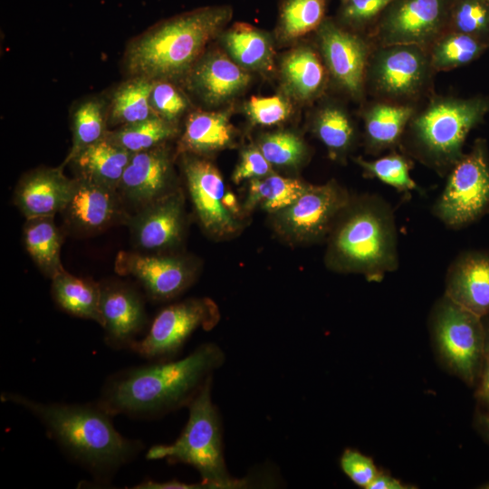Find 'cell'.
Wrapping results in <instances>:
<instances>
[{
    "label": "cell",
    "instance_id": "cell-23",
    "mask_svg": "<svg viewBox=\"0 0 489 489\" xmlns=\"http://www.w3.org/2000/svg\"><path fill=\"white\" fill-rule=\"evenodd\" d=\"M131 156L105 136L82 150L70 163L77 177L117 189Z\"/></svg>",
    "mask_w": 489,
    "mask_h": 489
},
{
    "label": "cell",
    "instance_id": "cell-26",
    "mask_svg": "<svg viewBox=\"0 0 489 489\" xmlns=\"http://www.w3.org/2000/svg\"><path fill=\"white\" fill-rule=\"evenodd\" d=\"M54 301L64 312L102 325L101 283L62 271L52 279Z\"/></svg>",
    "mask_w": 489,
    "mask_h": 489
},
{
    "label": "cell",
    "instance_id": "cell-32",
    "mask_svg": "<svg viewBox=\"0 0 489 489\" xmlns=\"http://www.w3.org/2000/svg\"><path fill=\"white\" fill-rule=\"evenodd\" d=\"M488 47L489 42L447 31L427 50L433 71H449L477 59Z\"/></svg>",
    "mask_w": 489,
    "mask_h": 489
},
{
    "label": "cell",
    "instance_id": "cell-21",
    "mask_svg": "<svg viewBox=\"0 0 489 489\" xmlns=\"http://www.w3.org/2000/svg\"><path fill=\"white\" fill-rule=\"evenodd\" d=\"M74 179L60 168H42L24 175L19 181L14 201L25 218L54 216L65 208Z\"/></svg>",
    "mask_w": 489,
    "mask_h": 489
},
{
    "label": "cell",
    "instance_id": "cell-13",
    "mask_svg": "<svg viewBox=\"0 0 489 489\" xmlns=\"http://www.w3.org/2000/svg\"><path fill=\"white\" fill-rule=\"evenodd\" d=\"M326 65L336 82L354 99L362 97L369 57L358 34L325 18L316 30Z\"/></svg>",
    "mask_w": 489,
    "mask_h": 489
},
{
    "label": "cell",
    "instance_id": "cell-36",
    "mask_svg": "<svg viewBox=\"0 0 489 489\" xmlns=\"http://www.w3.org/2000/svg\"><path fill=\"white\" fill-rule=\"evenodd\" d=\"M107 131L102 103L98 100H88L80 104L72 117V145L62 166L84 149L102 139Z\"/></svg>",
    "mask_w": 489,
    "mask_h": 489
},
{
    "label": "cell",
    "instance_id": "cell-34",
    "mask_svg": "<svg viewBox=\"0 0 489 489\" xmlns=\"http://www.w3.org/2000/svg\"><path fill=\"white\" fill-rule=\"evenodd\" d=\"M175 134L171 122L156 115L148 120L107 131L106 137L131 154L161 145Z\"/></svg>",
    "mask_w": 489,
    "mask_h": 489
},
{
    "label": "cell",
    "instance_id": "cell-42",
    "mask_svg": "<svg viewBox=\"0 0 489 489\" xmlns=\"http://www.w3.org/2000/svg\"><path fill=\"white\" fill-rule=\"evenodd\" d=\"M250 120L259 125L271 126L283 121L289 115V103L281 96H253L245 106Z\"/></svg>",
    "mask_w": 489,
    "mask_h": 489
},
{
    "label": "cell",
    "instance_id": "cell-3",
    "mask_svg": "<svg viewBox=\"0 0 489 489\" xmlns=\"http://www.w3.org/2000/svg\"><path fill=\"white\" fill-rule=\"evenodd\" d=\"M326 262L331 269L380 282L398 268V233L391 206L380 196L350 199L332 228Z\"/></svg>",
    "mask_w": 489,
    "mask_h": 489
},
{
    "label": "cell",
    "instance_id": "cell-29",
    "mask_svg": "<svg viewBox=\"0 0 489 489\" xmlns=\"http://www.w3.org/2000/svg\"><path fill=\"white\" fill-rule=\"evenodd\" d=\"M223 39L228 53L240 66L264 70L271 65L273 50L269 38L252 24L235 23Z\"/></svg>",
    "mask_w": 489,
    "mask_h": 489
},
{
    "label": "cell",
    "instance_id": "cell-38",
    "mask_svg": "<svg viewBox=\"0 0 489 489\" xmlns=\"http://www.w3.org/2000/svg\"><path fill=\"white\" fill-rule=\"evenodd\" d=\"M447 31L489 42V0H453Z\"/></svg>",
    "mask_w": 489,
    "mask_h": 489
},
{
    "label": "cell",
    "instance_id": "cell-20",
    "mask_svg": "<svg viewBox=\"0 0 489 489\" xmlns=\"http://www.w3.org/2000/svg\"><path fill=\"white\" fill-rule=\"evenodd\" d=\"M481 318L489 315V250L461 253L449 265L445 293Z\"/></svg>",
    "mask_w": 489,
    "mask_h": 489
},
{
    "label": "cell",
    "instance_id": "cell-6",
    "mask_svg": "<svg viewBox=\"0 0 489 489\" xmlns=\"http://www.w3.org/2000/svg\"><path fill=\"white\" fill-rule=\"evenodd\" d=\"M211 383L209 379L188 404V419L179 437L172 444L150 447L146 457L193 466L205 488L244 487L250 484L245 479L232 478L225 466L220 419L211 399Z\"/></svg>",
    "mask_w": 489,
    "mask_h": 489
},
{
    "label": "cell",
    "instance_id": "cell-27",
    "mask_svg": "<svg viewBox=\"0 0 489 489\" xmlns=\"http://www.w3.org/2000/svg\"><path fill=\"white\" fill-rule=\"evenodd\" d=\"M24 243L33 261L47 277L53 279L64 271L60 256L62 236L53 216L26 218Z\"/></svg>",
    "mask_w": 489,
    "mask_h": 489
},
{
    "label": "cell",
    "instance_id": "cell-47",
    "mask_svg": "<svg viewBox=\"0 0 489 489\" xmlns=\"http://www.w3.org/2000/svg\"><path fill=\"white\" fill-rule=\"evenodd\" d=\"M404 484L395 477H392L389 475L379 473L378 476L373 480L369 484L368 489H406Z\"/></svg>",
    "mask_w": 489,
    "mask_h": 489
},
{
    "label": "cell",
    "instance_id": "cell-48",
    "mask_svg": "<svg viewBox=\"0 0 489 489\" xmlns=\"http://www.w3.org/2000/svg\"><path fill=\"white\" fill-rule=\"evenodd\" d=\"M474 424L478 433L489 444V413L478 408L475 414Z\"/></svg>",
    "mask_w": 489,
    "mask_h": 489
},
{
    "label": "cell",
    "instance_id": "cell-8",
    "mask_svg": "<svg viewBox=\"0 0 489 489\" xmlns=\"http://www.w3.org/2000/svg\"><path fill=\"white\" fill-rule=\"evenodd\" d=\"M488 210L489 157L485 142L478 139L450 168L432 211L446 226L460 229Z\"/></svg>",
    "mask_w": 489,
    "mask_h": 489
},
{
    "label": "cell",
    "instance_id": "cell-33",
    "mask_svg": "<svg viewBox=\"0 0 489 489\" xmlns=\"http://www.w3.org/2000/svg\"><path fill=\"white\" fill-rule=\"evenodd\" d=\"M328 0H283L279 8L278 35L286 41L317 30L324 21Z\"/></svg>",
    "mask_w": 489,
    "mask_h": 489
},
{
    "label": "cell",
    "instance_id": "cell-40",
    "mask_svg": "<svg viewBox=\"0 0 489 489\" xmlns=\"http://www.w3.org/2000/svg\"><path fill=\"white\" fill-rule=\"evenodd\" d=\"M393 0H343L338 12L339 24L349 30L374 25Z\"/></svg>",
    "mask_w": 489,
    "mask_h": 489
},
{
    "label": "cell",
    "instance_id": "cell-43",
    "mask_svg": "<svg viewBox=\"0 0 489 489\" xmlns=\"http://www.w3.org/2000/svg\"><path fill=\"white\" fill-rule=\"evenodd\" d=\"M340 463L344 474L355 484L366 489L380 473L370 457L354 449L344 450Z\"/></svg>",
    "mask_w": 489,
    "mask_h": 489
},
{
    "label": "cell",
    "instance_id": "cell-14",
    "mask_svg": "<svg viewBox=\"0 0 489 489\" xmlns=\"http://www.w3.org/2000/svg\"><path fill=\"white\" fill-rule=\"evenodd\" d=\"M183 170L188 193L202 227L215 236L235 233L239 224L224 206L225 186L218 169L209 161L187 156Z\"/></svg>",
    "mask_w": 489,
    "mask_h": 489
},
{
    "label": "cell",
    "instance_id": "cell-2",
    "mask_svg": "<svg viewBox=\"0 0 489 489\" xmlns=\"http://www.w3.org/2000/svg\"><path fill=\"white\" fill-rule=\"evenodd\" d=\"M1 399L29 411L73 460L97 476H106L142 450V444L123 436L112 415L96 404L43 403L14 392Z\"/></svg>",
    "mask_w": 489,
    "mask_h": 489
},
{
    "label": "cell",
    "instance_id": "cell-19",
    "mask_svg": "<svg viewBox=\"0 0 489 489\" xmlns=\"http://www.w3.org/2000/svg\"><path fill=\"white\" fill-rule=\"evenodd\" d=\"M67 224L82 233L102 230L127 217L117 189L80 177L74 178L71 197L62 210Z\"/></svg>",
    "mask_w": 489,
    "mask_h": 489
},
{
    "label": "cell",
    "instance_id": "cell-28",
    "mask_svg": "<svg viewBox=\"0 0 489 489\" xmlns=\"http://www.w3.org/2000/svg\"><path fill=\"white\" fill-rule=\"evenodd\" d=\"M233 128L225 113L198 111L191 114L180 140L183 152L207 153L228 147Z\"/></svg>",
    "mask_w": 489,
    "mask_h": 489
},
{
    "label": "cell",
    "instance_id": "cell-7",
    "mask_svg": "<svg viewBox=\"0 0 489 489\" xmlns=\"http://www.w3.org/2000/svg\"><path fill=\"white\" fill-rule=\"evenodd\" d=\"M429 328L441 363L470 387H475L485 359L483 319L444 294L434 305Z\"/></svg>",
    "mask_w": 489,
    "mask_h": 489
},
{
    "label": "cell",
    "instance_id": "cell-39",
    "mask_svg": "<svg viewBox=\"0 0 489 489\" xmlns=\"http://www.w3.org/2000/svg\"><path fill=\"white\" fill-rule=\"evenodd\" d=\"M258 149L271 165L278 167L298 166L306 153L303 141L289 131L264 135L259 142Z\"/></svg>",
    "mask_w": 489,
    "mask_h": 489
},
{
    "label": "cell",
    "instance_id": "cell-25",
    "mask_svg": "<svg viewBox=\"0 0 489 489\" xmlns=\"http://www.w3.org/2000/svg\"><path fill=\"white\" fill-rule=\"evenodd\" d=\"M282 76L288 91L300 101L317 96L327 79L319 56L306 46L296 48L284 56Z\"/></svg>",
    "mask_w": 489,
    "mask_h": 489
},
{
    "label": "cell",
    "instance_id": "cell-35",
    "mask_svg": "<svg viewBox=\"0 0 489 489\" xmlns=\"http://www.w3.org/2000/svg\"><path fill=\"white\" fill-rule=\"evenodd\" d=\"M314 131L333 158L346 154L355 139L351 120L342 109L334 105L326 106L319 111Z\"/></svg>",
    "mask_w": 489,
    "mask_h": 489
},
{
    "label": "cell",
    "instance_id": "cell-5",
    "mask_svg": "<svg viewBox=\"0 0 489 489\" xmlns=\"http://www.w3.org/2000/svg\"><path fill=\"white\" fill-rule=\"evenodd\" d=\"M488 111L483 98H434L408 124L410 152L438 172L450 170L464 154L468 133Z\"/></svg>",
    "mask_w": 489,
    "mask_h": 489
},
{
    "label": "cell",
    "instance_id": "cell-46",
    "mask_svg": "<svg viewBox=\"0 0 489 489\" xmlns=\"http://www.w3.org/2000/svg\"><path fill=\"white\" fill-rule=\"evenodd\" d=\"M136 489H197L205 488L202 482L197 484H187L173 479L166 482H156L153 480H145L142 483L133 486Z\"/></svg>",
    "mask_w": 489,
    "mask_h": 489
},
{
    "label": "cell",
    "instance_id": "cell-31",
    "mask_svg": "<svg viewBox=\"0 0 489 489\" xmlns=\"http://www.w3.org/2000/svg\"><path fill=\"white\" fill-rule=\"evenodd\" d=\"M153 84L152 80L133 77L119 87L111 101L110 122L121 127L156 116L150 104Z\"/></svg>",
    "mask_w": 489,
    "mask_h": 489
},
{
    "label": "cell",
    "instance_id": "cell-44",
    "mask_svg": "<svg viewBox=\"0 0 489 489\" xmlns=\"http://www.w3.org/2000/svg\"><path fill=\"white\" fill-rule=\"evenodd\" d=\"M272 165L259 149L251 147L242 152L232 179L239 184L245 179L263 177L272 174Z\"/></svg>",
    "mask_w": 489,
    "mask_h": 489
},
{
    "label": "cell",
    "instance_id": "cell-45",
    "mask_svg": "<svg viewBox=\"0 0 489 489\" xmlns=\"http://www.w3.org/2000/svg\"><path fill=\"white\" fill-rule=\"evenodd\" d=\"M475 387V397L479 408L489 413V354H485L483 369Z\"/></svg>",
    "mask_w": 489,
    "mask_h": 489
},
{
    "label": "cell",
    "instance_id": "cell-15",
    "mask_svg": "<svg viewBox=\"0 0 489 489\" xmlns=\"http://www.w3.org/2000/svg\"><path fill=\"white\" fill-rule=\"evenodd\" d=\"M172 163L163 145L132 154L117 191L125 211L136 212L173 192Z\"/></svg>",
    "mask_w": 489,
    "mask_h": 489
},
{
    "label": "cell",
    "instance_id": "cell-30",
    "mask_svg": "<svg viewBox=\"0 0 489 489\" xmlns=\"http://www.w3.org/2000/svg\"><path fill=\"white\" fill-rule=\"evenodd\" d=\"M306 184L273 173L250 180L244 203L246 211L257 205L270 213H277L292 205L304 191Z\"/></svg>",
    "mask_w": 489,
    "mask_h": 489
},
{
    "label": "cell",
    "instance_id": "cell-10",
    "mask_svg": "<svg viewBox=\"0 0 489 489\" xmlns=\"http://www.w3.org/2000/svg\"><path fill=\"white\" fill-rule=\"evenodd\" d=\"M433 71L427 50L417 44L379 45L366 77L387 101L412 99L425 90Z\"/></svg>",
    "mask_w": 489,
    "mask_h": 489
},
{
    "label": "cell",
    "instance_id": "cell-24",
    "mask_svg": "<svg viewBox=\"0 0 489 489\" xmlns=\"http://www.w3.org/2000/svg\"><path fill=\"white\" fill-rule=\"evenodd\" d=\"M414 114V108L407 104L390 101L371 104L364 113L368 151L379 154L398 145Z\"/></svg>",
    "mask_w": 489,
    "mask_h": 489
},
{
    "label": "cell",
    "instance_id": "cell-4",
    "mask_svg": "<svg viewBox=\"0 0 489 489\" xmlns=\"http://www.w3.org/2000/svg\"><path fill=\"white\" fill-rule=\"evenodd\" d=\"M232 14L228 5L206 6L155 25L129 46V72L152 81H170L186 74Z\"/></svg>",
    "mask_w": 489,
    "mask_h": 489
},
{
    "label": "cell",
    "instance_id": "cell-16",
    "mask_svg": "<svg viewBox=\"0 0 489 489\" xmlns=\"http://www.w3.org/2000/svg\"><path fill=\"white\" fill-rule=\"evenodd\" d=\"M115 270L138 279L154 300L179 294L190 284L194 273L183 258L124 251L116 257Z\"/></svg>",
    "mask_w": 489,
    "mask_h": 489
},
{
    "label": "cell",
    "instance_id": "cell-51",
    "mask_svg": "<svg viewBox=\"0 0 489 489\" xmlns=\"http://www.w3.org/2000/svg\"><path fill=\"white\" fill-rule=\"evenodd\" d=\"M343 0H340V2H342Z\"/></svg>",
    "mask_w": 489,
    "mask_h": 489
},
{
    "label": "cell",
    "instance_id": "cell-12",
    "mask_svg": "<svg viewBox=\"0 0 489 489\" xmlns=\"http://www.w3.org/2000/svg\"><path fill=\"white\" fill-rule=\"evenodd\" d=\"M350 199L334 180L320 186L307 185L292 205L277 212L279 230L296 241L319 240L331 230Z\"/></svg>",
    "mask_w": 489,
    "mask_h": 489
},
{
    "label": "cell",
    "instance_id": "cell-22",
    "mask_svg": "<svg viewBox=\"0 0 489 489\" xmlns=\"http://www.w3.org/2000/svg\"><path fill=\"white\" fill-rule=\"evenodd\" d=\"M189 72L191 85L209 103L231 98L250 81L242 66L219 53L205 56Z\"/></svg>",
    "mask_w": 489,
    "mask_h": 489
},
{
    "label": "cell",
    "instance_id": "cell-17",
    "mask_svg": "<svg viewBox=\"0 0 489 489\" xmlns=\"http://www.w3.org/2000/svg\"><path fill=\"white\" fill-rule=\"evenodd\" d=\"M183 204L181 192L173 191L129 215L127 222L135 246L155 251L178 244L184 227Z\"/></svg>",
    "mask_w": 489,
    "mask_h": 489
},
{
    "label": "cell",
    "instance_id": "cell-49",
    "mask_svg": "<svg viewBox=\"0 0 489 489\" xmlns=\"http://www.w3.org/2000/svg\"><path fill=\"white\" fill-rule=\"evenodd\" d=\"M223 203L225 207L234 216L239 212L235 196L232 192H225L223 198Z\"/></svg>",
    "mask_w": 489,
    "mask_h": 489
},
{
    "label": "cell",
    "instance_id": "cell-50",
    "mask_svg": "<svg viewBox=\"0 0 489 489\" xmlns=\"http://www.w3.org/2000/svg\"><path fill=\"white\" fill-rule=\"evenodd\" d=\"M482 319L485 331V354H489V315Z\"/></svg>",
    "mask_w": 489,
    "mask_h": 489
},
{
    "label": "cell",
    "instance_id": "cell-1",
    "mask_svg": "<svg viewBox=\"0 0 489 489\" xmlns=\"http://www.w3.org/2000/svg\"><path fill=\"white\" fill-rule=\"evenodd\" d=\"M224 359L220 347L205 343L183 359L120 371L97 403L113 417H150L188 405Z\"/></svg>",
    "mask_w": 489,
    "mask_h": 489
},
{
    "label": "cell",
    "instance_id": "cell-41",
    "mask_svg": "<svg viewBox=\"0 0 489 489\" xmlns=\"http://www.w3.org/2000/svg\"><path fill=\"white\" fill-rule=\"evenodd\" d=\"M150 104L158 116L171 123L187 106L182 93L165 80L154 81Z\"/></svg>",
    "mask_w": 489,
    "mask_h": 489
},
{
    "label": "cell",
    "instance_id": "cell-37",
    "mask_svg": "<svg viewBox=\"0 0 489 489\" xmlns=\"http://www.w3.org/2000/svg\"><path fill=\"white\" fill-rule=\"evenodd\" d=\"M367 177L377 178L398 192L420 190L409 175L410 160L404 155L393 152L375 160L355 158Z\"/></svg>",
    "mask_w": 489,
    "mask_h": 489
},
{
    "label": "cell",
    "instance_id": "cell-18",
    "mask_svg": "<svg viewBox=\"0 0 489 489\" xmlns=\"http://www.w3.org/2000/svg\"><path fill=\"white\" fill-rule=\"evenodd\" d=\"M101 312L106 343L112 349H130L146 323L139 294L124 283H101Z\"/></svg>",
    "mask_w": 489,
    "mask_h": 489
},
{
    "label": "cell",
    "instance_id": "cell-9",
    "mask_svg": "<svg viewBox=\"0 0 489 489\" xmlns=\"http://www.w3.org/2000/svg\"><path fill=\"white\" fill-rule=\"evenodd\" d=\"M453 0H393L373 25L379 45L417 44L427 49L447 32Z\"/></svg>",
    "mask_w": 489,
    "mask_h": 489
},
{
    "label": "cell",
    "instance_id": "cell-11",
    "mask_svg": "<svg viewBox=\"0 0 489 489\" xmlns=\"http://www.w3.org/2000/svg\"><path fill=\"white\" fill-rule=\"evenodd\" d=\"M218 320V309L210 299L185 300L164 308L153 320L147 335L134 341L130 350L148 360L168 359L197 329L210 330Z\"/></svg>",
    "mask_w": 489,
    "mask_h": 489
}]
</instances>
